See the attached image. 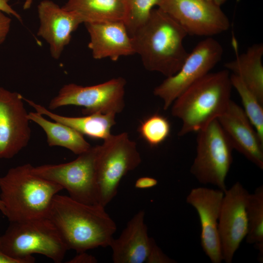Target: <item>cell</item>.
Listing matches in <instances>:
<instances>
[{
    "label": "cell",
    "instance_id": "277c9868",
    "mask_svg": "<svg viewBox=\"0 0 263 263\" xmlns=\"http://www.w3.org/2000/svg\"><path fill=\"white\" fill-rule=\"evenodd\" d=\"M25 164L0 177V199L10 222L47 218L54 197L63 188L32 171Z\"/></svg>",
    "mask_w": 263,
    "mask_h": 263
},
{
    "label": "cell",
    "instance_id": "1f68e13d",
    "mask_svg": "<svg viewBox=\"0 0 263 263\" xmlns=\"http://www.w3.org/2000/svg\"><path fill=\"white\" fill-rule=\"evenodd\" d=\"M0 263H20V262L6 255L0 247Z\"/></svg>",
    "mask_w": 263,
    "mask_h": 263
},
{
    "label": "cell",
    "instance_id": "ffe728a7",
    "mask_svg": "<svg viewBox=\"0 0 263 263\" xmlns=\"http://www.w3.org/2000/svg\"><path fill=\"white\" fill-rule=\"evenodd\" d=\"M234 60L225 64L227 70L241 78L245 85L263 104V44L252 45Z\"/></svg>",
    "mask_w": 263,
    "mask_h": 263
},
{
    "label": "cell",
    "instance_id": "4dcf8cb0",
    "mask_svg": "<svg viewBox=\"0 0 263 263\" xmlns=\"http://www.w3.org/2000/svg\"><path fill=\"white\" fill-rule=\"evenodd\" d=\"M10 0H0V11L6 14L15 17L19 21H22V18L9 4Z\"/></svg>",
    "mask_w": 263,
    "mask_h": 263
},
{
    "label": "cell",
    "instance_id": "3957f363",
    "mask_svg": "<svg viewBox=\"0 0 263 263\" xmlns=\"http://www.w3.org/2000/svg\"><path fill=\"white\" fill-rule=\"evenodd\" d=\"M229 71L209 73L182 93L173 102L171 114L182 123L179 136L198 132L218 119L231 101Z\"/></svg>",
    "mask_w": 263,
    "mask_h": 263
},
{
    "label": "cell",
    "instance_id": "e0dca14e",
    "mask_svg": "<svg viewBox=\"0 0 263 263\" xmlns=\"http://www.w3.org/2000/svg\"><path fill=\"white\" fill-rule=\"evenodd\" d=\"M89 34L88 47L95 59L134 54L132 38L123 21L84 23Z\"/></svg>",
    "mask_w": 263,
    "mask_h": 263
},
{
    "label": "cell",
    "instance_id": "5b68a950",
    "mask_svg": "<svg viewBox=\"0 0 263 263\" xmlns=\"http://www.w3.org/2000/svg\"><path fill=\"white\" fill-rule=\"evenodd\" d=\"M0 247L4 254L20 263H34V254L43 255L60 263L68 250L47 218L10 222L0 236Z\"/></svg>",
    "mask_w": 263,
    "mask_h": 263
},
{
    "label": "cell",
    "instance_id": "2e32d148",
    "mask_svg": "<svg viewBox=\"0 0 263 263\" xmlns=\"http://www.w3.org/2000/svg\"><path fill=\"white\" fill-rule=\"evenodd\" d=\"M233 150L261 169H263V141L243 109L231 100L218 119Z\"/></svg>",
    "mask_w": 263,
    "mask_h": 263
},
{
    "label": "cell",
    "instance_id": "d6a6232c",
    "mask_svg": "<svg viewBox=\"0 0 263 263\" xmlns=\"http://www.w3.org/2000/svg\"><path fill=\"white\" fill-rule=\"evenodd\" d=\"M33 0H25L23 5V8L24 10H27L29 9L33 3Z\"/></svg>",
    "mask_w": 263,
    "mask_h": 263
},
{
    "label": "cell",
    "instance_id": "9c48e42d",
    "mask_svg": "<svg viewBox=\"0 0 263 263\" xmlns=\"http://www.w3.org/2000/svg\"><path fill=\"white\" fill-rule=\"evenodd\" d=\"M126 80L121 77L90 86L70 83L62 86L49 104L50 110L69 105L83 107V114L96 113L115 114L125 107Z\"/></svg>",
    "mask_w": 263,
    "mask_h": 263
},
{
    "label": "cell",
    "instance_id": "52a82bcc",
    "mask_svg": "<svg viewBox=\"0 0 263 263\" xmlns=\"http://www.w3.org/2000/svg\"><path fill=\"white\" fill-rule=\"evenodd\" d=\"M196 141L190 173L201 184L215 186L225 192L233 149L217 119L197 132Z\"/></svg>",
    "mask_w": 263,
    "mask_h": 263
},
{
    "label": "cell",
    "instance_id": "7a4b0ae2",
    "mask_svg": "<svg viewBox=\"0 0 263 263\" xmlns=\"http://www.w3.org/2000/svg\"><path fill=\"white\" fill-rule=\"evenodd\" d=\"M187 35L174 19L158 7L131 37L134 53L140 56L145 68L167 77L180 70L188 55L183 44Z\"/></svg>",
    "mask_w": 263,
    "mask_h": 263
},
{
    "label": "cell",
    "instance_id": "30bf717a",
    "mask_svg": "<svg viewBox=\"0 0 263 263\" xmlns=\"http://www.w3.org/2000/svg\"><path fill=\"white\" fill-rule=\"evenodd\" d=\"M223 53L222 45L212 38L199 42L180 70L154 88L153 94L163 100L164 109L167 110L188 88L209 73L221 60Z\"/></svg>",
    "mask_w": 263,
    "mask_h": 263
},
{
    "label": "cell",
    "instance_id": "4fadbf2b",
    "mask_svg": "<svg viewBox=\"0 0 263 263\" xmlns=\"http://www.w3.org/2000/svg\"><path fill=\"white\" fill-rule=\"evenodd\" d=\"M22 95L0 87V159H11L31 138L30 120Z\"/></svg>",
    "mask_w": 263,
    "mask_h": 263
},
{
    "label": "cell",
    "instance_id": "484cf974",
    "mask_svg": "<svg viewBox=\"0 0 263 263\" xmlns=\"http://www.w3.org/2000/svg\"><path fill=\"white\" fill-rule=\"evenodd\" d=\"M162 0H125L126 15L124 23L130 36L148 19L155 6Z\"/></svg>",
    "mask_w": 263,
    "mask_h": 263
},
{
    "label": "cell",
    "instance_id": "6da1fadb",
    "mask_svg": "<svg viewBox=\"0 0 263 263\" xmlns=\"http://www.w3.org/2000/svg\"><path fill=\"white\" fill-rule=\"evenodd\" d=\"M100 204L78 202L56 194L47 218L58 231L68 250L80 253L109 246L117 229L115 223Z\"/></svg>",
    "mask_w": 263,
    "mask_h": 263
},
{
    "label": "cell",
    "instance_id": "e575fe53",
    "mask_svg": "<svg viewBox=\"0 0 263 263\" xmlns=\"http://www.w3.org/2000/svg\"><path fill=\"white\" fill-rule=\"evenodd\" d=\"M0 211L2 213L3 215L4 214V213H5L4 207L0 199Z\"/></svg>",
    "mask_w": 263,
    "mask_h": 263
},
{
    "label": "cell",
    "instance_id": "8fae6325",
    "mask_svg": "<svg viewBox=\"0 0 263 263\" xmlns=\"http://www.w3.org/2000/svg\"><path fill=\"white\" fill-rule=\"evenodd\" d=\"M192 36H212L227 31L230 21L220 6L206 0H162L158 6Z\"/></svg>",
    "mask_w": 263,
    "mask_h": 263
},
{
    "label": "cell",
    "instance_id": "4316f807",
    "mask_svg": "<svg viewBox=\"0 0 263 263\" xmlns=\"http://www.w3.org/2000/svg\"><path fill=\"white\" fill-rule=\"evenodd\" d=\"M174 260L168 257L154 241L152 245L146 263H173Z\"/></svg>",
    "mask_w": 263,
    "mask_h": 263
},
{
    "label": "cell",
    "instance_id": "8992f818",
    "mask_svg": "<svg viewBox=\"0 0 263 263\" xmlns=\"http://www.w3.org/2000/svg\"><path fill=\"white\" fill-rule=\"evenodd\" d=\"M141 158L127 132L111 135L99 145L96 159L98 204L105 207L117 195L122 178L136 169Z\"/></svg>",
    "mask_w": 263,
    "mask_h": 263
},
{
    "label": "cell",
    "instance_id": "d590c367",
    "mask_svg": "<svg viewBox=\"0 0 263 263\" xmlns=\"http://www.w3.org/2000/svg\"><path fill=\"white\" fill-rule=\"evenodd\" d=\"M207 0V1H213V0Z\"/></svg>",
    "mask_w": 263,
    "mask_h": 263
},
{
    "label": "cell",
    "instance_id": "f546056e",
    "mask_svg": "<svg viewBox=\"0 0 263 263\" xmlns=\"http://www.w3.org/2000/svg\"><path fill=\"white\" fill-rule=\"evenodd\" d=\"M95 257L89 255L86 252L77 253V255L69 263H94L97 262Z\"/></svg>",
    "mask_w": 263,
    "mask_h": 263
},
{
    "label": "cell",
    "instance_id": "cb8c5ba5",
    "mask_svg": "<svg viewBox=\"0 0 263 263\" xmlns=\"http://www.w3.org/2000/svg\"><path fill=\"white\" fill-rule=\"evenodd\" d=\"M230 77L232 87L235 88L241 98L244 112L263 141V104L240 77L233 74Z\"/></svg>",
    "mask_w": 263,
    "mask_h": 263
},
{
    "label": "cell",
    "instance_id": "ac0fdd59",
    "mask_svg": "<svg viewBox=\"0 0 263 263\" xmlns=\"http://www.w3.org/2000/svg\"><path fill=\"white\" fill-rule=\"evenodd\" d=\"M145 215L144 210L139 211L128 222L119 237L112 239L109 246L113 263H146L155 241L148 235Z\"/></svg>",
    "mask_w": 263,
    "mask_h": 263
},
{
    "label": "cell",
    "instance_id": "d6986e66",
    "mask_svg": "<svg viewBox=\"0 0 263 263\" xmlns=\"http://www.w3.org/2000/svg\"><path fill=\"white\" fill-rule=\"evenodd\" d=\"M23 99L36 112L93 139L105 140L111 135V129L116 124V114L113 113H96L81 117L66 116L54 113L32 100L24 97Z\"/></svg>",
    "mask_w": 263,
    "mask_h": 263
},
{
    "label": "cell",
    "instance_id": "44dd1931",
    "mask_svg": "<svg viewBox=\"0 0 263 263\" xmlns=\"http://www.w3.org/2000/svg\"><path fill=\"white\" fill-rule=\"evenodd\" d=\"M77 15L82 23L123 21L125 0H67L62 6Z\"/></svg>",
    "mask_w": 263,
    "mask_h": 263
},
{
    "label": "cell",
    "instance_id": "f1b7e54d",
    "mask_svg": "<svg viewBox=\"0 0 263 263\" xmlns=\"http://www.w3.org/2000/svg\"><path fill=\"white\" fill-rule=\"evenodd\" d=\"M158 184L157 180L152 177H142L139 178L135 183V187L139 189H146L153 188Z\"/></svg>",
    "mask_w": 263,
    "mask_h": 263
},
{
    "label": "cell",
    "instance_id": "603a6c76",
    "mask_svg": "<svg viewBox=\"0 0 263 263\" xmlns=\"http://www.w3.org/2000/svg\"><path fill=\"white\" fill-rule=\"evenodd\" d=\"M248 231L246 241L258 251V259L263 261V186L249 193L246 204Z\"/></svg>",
    "mask_w": 263,
    "mask_h": 263
},
{
    "label": "cell",
    "instance_id": "5bb4252c",
    "mask_svg": "<svg viewBox=\"0 0 263 263\" xmlns=\"http://www.w3.org/2000/svg\"><path fill=\"white\" fill-rule=\"evenodd\" d=\"M224 191L217 188L197 187L192 188L187 203L197 211L201 224V243L206 255L213 263L223 262L218 222Z\"/></svg>",
    "mask_w": 263,
    "mask_h": 263
},
{
    "label": "cell",
    "instance_id": "7402d4cb",
    "mask_svg": "<svg viewBox=\"0 0 263 263\" xmlns=\"http://www.w3.org/2000/svg\"><path fill=\"white\" fill-rule=\"evenodd\" d=\"M28 117L30 121H33L43 129L50 147H63L78 155L91 147L82 134L68 126L48 120L43 115L36 111L29 112Z\"/></svg>",
    "mask_w": 263,
    "mask_h": 263
},
{
    "label": "cell",
    "instance_id": "ba28073f",
    "mask_svg": "<svg viewBox=\"0 0 263 263\" xmlns=\"http://www.w3.org/2000/svg\"><path fill=\"white\" fill-rule=\"evenodd\" d=\"M99 145L78 155L74 160L59 164L32 167L35 174L60 186L71 198L88 204H98L96 159Z\"/></svg>",
    "mask_w": 263,
    "mask_h": 263
},
{
    "label": "cell",
    "instance_id": "9a60e30c",
    "mask_svg": "<svg viewBox=\"0 0 263 263\" xmlns=\"http://www.w3.org/2000/svg\"><path fill=\"white\" fill-rule=\"evenodd\" d=\"M37 9L39 21L37 34L49 45L52 57L57 59L82 21L75 13L51 0L41 1Z\"/></svg>",
    "mask_w": 263,
    "mask_h": 263
},
{
    "label": "cell",
    "instance_id": "d4e9b609",
    "mask_svg": "<svg viewBox=\"0 0 263 263\" xmlns=\"http://www.w3.org/2000/svg\"><path fill=\"white\" fill-rule=\"evenodd\" d=\"M170 130L169 120L158 113L144 119L137 130L140 137L151 147H157L164 142L169 135Z\"/></svg>",
    "mask_w": 263,
    "mask_h": 263
},
{
    "label": "cell",
    "instance_id": "7c38bea8",
    "mask_svg": "<svg viewBox=\"0 0 263 263\" xmlns=\"http://www.w3.org/2000/svg\"><path fill=\"white\" fill-rule=\"evenodd\" d=\"M249 193L239 182L224 192L218 231L223 261L232 263L248 231L246 204Z\"/></svg>",
    "mask_w": 263,
    "mask_h": 263
},
{
    "label": "cell",
    "instance_id": "836d02e7",
    "mask_svg": "<svg viewBox=\"0 0 263 263\" xmlns=\"http://www.w3.org/2000/svg\"><path fill=\"white\" fill-rule=\"evenodd\" d=\"M227 0H213V1L217 5L221 6L225 3Z\"/></svg>",
    "mask_w": 263,
    "mask_h": 263
},
{
    "label": "cell",
    "instance_id": "83f0119b",
    "mask_svg": "<svg viewBox=\"0 0 263 263\" xmlns=\"http://www.w3.org/2000/svg\"><path fill=\"white\" fill-rule=\"evenodd\" d=\"M11 19L0 11V45L5 40L10 30Z\"/></svg>",
    "mask_w": 263,
    "mask_h": 263
}]
</instances>
